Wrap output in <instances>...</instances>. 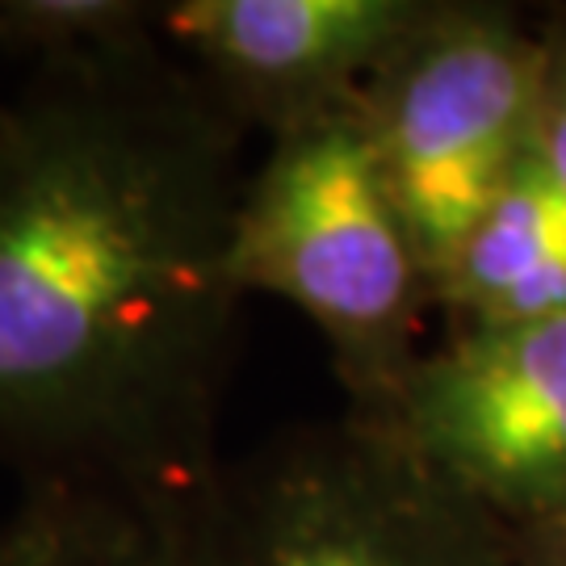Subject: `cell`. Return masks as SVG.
<instances>
[{
    "mask_svg": "<svg viewBox=\"0 0 566 566\" xmlns=\"http://www.w3.org/2000/svg\"><path fill=\"white\" fill-rule=\"evenodd\" d=\"M428 0H172L160 39L269 139L357 109Z\"/></svg>",
    "mask_w": 566,
    "mask_h": 566,
    "instance_id": "obj_6",
    "label": "cell"
},
{
    "mask_svg": "<svg viewBox=\"0 0 566 566\" xmlns=\"http://www.w3.org/2000/svg\"><path fill=\"white\" fill-rule=\"evenodd\" d=\"M528 160L566 189V4H549L542 13V72Z\"/></svg>",
    "mask_w": 566,
    "mask_h": 566,
    "instance_id": "obj_10",
    "label": "cell"
},
{
    "mask_svg": "<svg viewBox=\"0 0 566 566\" xmlns=\"http://www.w3.org/2000/svg\"><path fill=\"white\" fill-rule=\"evenodd\" d=\"M206 507L102 474L30 479L0 516V566H206Z\"/></svg>",
    "mask_w": 566,
    "mask_h": 566,
    "instance_id": "obj_7",
    "label": "cell"
},
{
    "mask_svg": "<svg viewBox=\"0 0 566 566\" xmlns=\"http://www.w3.org/2000/svg\"><path fill=\"white\" fill-rule=\"evenodd\" d=\"M542 18L495 0H428L365 88L357 118L428 269L528 160Z\"/></svg>",
    "mask_w": 566,
    "mask_h": 566,
    "instance_id": "obj_4",
    "label": "cell"
},
{
    "mask_svg": "<svg viewBox=\"0 0 566 566\" xmlns=\"http://www.w3.org/2000/svg\"><path fill=\"white\" fill-rule=\"evenodd\" d=\"M156 13L130 0H0V51L25 67L93 55L156 34Z\"/></svg>",
    "mask_w": 566,
    "mask_h": 566,
    "instance_id": "obj_9",
    "label": "cell"
},
{
    "mask_svg": "<svg viewBox=\"0 0 566 566\" xmlns=\"http://www.w3.org/2000/svg\"><path fill=\"white\" fill-rule=\"evenodd\" d=\"M243 139L160 21L0 97V462L21 483L214 491Z\"/></svg>",
    "mask_w": 566,
    "mask_h": 566,
    "instance_id": "obj_1",
    "label": "cell"
},
{
    "mask_svg": "<svg viewBox=\"0 0 566 566\" xmlns=\"http://www.w3.org/2000/svg\"><path fill=\"white\" fill-rule=\"evenodd\" d=\"M446 327H516L566 315V189L533 160L483 206L432 273Z\"/></svg>",
    "mask_w": 566,
    "mask_h": 566,
    "instance_id": "obj_8",
    "label": "cell"
},
{
    "mask_svg": "<svg viewBox=\"0 0 566 566\" xmlns=\"http://www.w3.org/2000/svg\"><path fill=\"white\" fill-rule=\"evenodd\" d=\"M521 542V563L525 566H566V516L554 525L516 533Z\"/></svg>",
    "mask_w": 566,
    "mask_h": 566,
    "instance_id": "obj_11",
    "label": "cell"
},
{
    "mask_svg": "<svg viewBox=\"0 0 566 566\" xmlns=\"http://www.w3.org/2000/svg\"><path fill=\"white\" fill-rule=\"evenodd\" d=\"M231 277L315 324L348 416L369 420L395 399L424 353L437 294L357 109L269 139L243 185Z\"/></svg>",
    "mask_w": 566,
    "mask_h": 566,
    "instance_id": "obj_2",
    "label": "cell"
},
{
    "mask_svg": "<svg viewBox=\"0 0 566 566\" xmlns=\"http://www.w3.org/2000/svg\"><path fill=\"white\" fill-rule=\"evenodd\" d=\"M369 424L386 428L512 533L563 521L566 315L516 327H446Z\"/></svg>",
    "mask_w": 566,
    "mask_h": 566,
    "instance_id": "obj_5",
    "label": "cell"
},
{
    "mask_svg": "<svg viewBox=\"0 0 566 566\" xmlns=\"http://www.w3.org/2000/svg\"><path fill=\"white\" fill-rule=\"evenodd\" d=\"M206 566H525L516 533L432 474L386 428H285L223 462Z\"/></svg>",
    "mask_w": 566,
    "mask_h": 566,
    "instance_id": "obj_3",
    "label": "cell"
}]
</instances>
